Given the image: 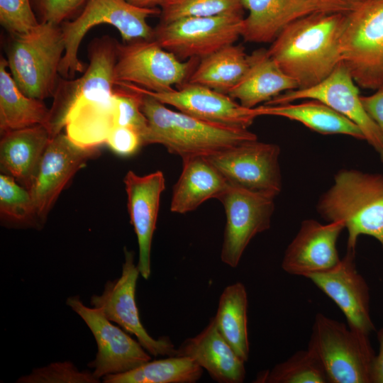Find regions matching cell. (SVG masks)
<instances>
[{"instance_id":"41","label":"cell","mask_w":383,"mask_h":383,"mask_svg":"<svg viewBox=\"0 0 383 383\" xmlns=\"http://www.w3.org/2000/svg\"><path fill=\"white\" fill-rule=\"evenodd\" d=\"M377 340L379 351L374 359L372 383H383V328L377 332Z\"/></svg>"},{"instance_id":"40","label":"cell","mask_w":383,"mask_h":383,"mask_svg":"<svg viewBox=\"0 0 383 383\" xmlns=\"http://www.w3.org/2000/svg\"><path fill=\"white\" fill-rule=\"evenodd\" d=\"M362 106L383 135V85L369 96H360Z\"/></svg>"},{"instance_id":"23","label":"cell","mask_w":383,"mask_h":383,"mask_svg":"<svg viewBox=\"0 0 383 383\" xmlns=\"http://www.w3.org/2000/svg\"><path fill=\"white\" fill-rule=\"evenodd\" d=\"M177 355L194 360L219 383H241L245 377V362L218 331L213 318L197 335L184 340Z\"/></svg>"},{"instance_id":"31","label":"cell","mask_w":383,"mask_h":383,"mask_svg":"<svg viewBox=\"0 0 383 383\" xmlns=\"http://www.w3.org/2000/svg\"><path fill=\"white\" fill-rule=\"evenodd\" d=\"M203 368L186 356L172 355L148 362L123 373L103 377L105 383H194Z\"/></svg>"},{"instance_id":"33","label":"cell","mask_w":383,"mask_h":383,"mask_svg":"<svg viewBox=\"0 0 383 383\" xmlns=\"http://www.w3.org/2000/svg\"><path fill=\"white\" fill-rule=\"evenodd\" d=\"M160 9V22L162 23L186 17L243 16L245 9L241 0H164Z\"/></svg>"},{"instance_id":"18","label":"cell","mask_w":383,"mask_h":383,"mask_svg":"<svg viewBox=\"0 0 383 383\" xmlns=\"http://www.w3.org/2000/svg\"><path fill=\"white\" fill-rule=\"evenodd\" d=\"M123 84L147 94L184 113L206 121L230 127L248 128L257 117L253 109L243 107L228 94L207 87L187 82L179 89L153 92L131 83Z\"/></svg>"},{"instance_id":"29","label":"cell","mask_w":383,"mask_h":383,"mask_svg":"<svg viewBox=\"0 0 383 383\" xmlns=\"http://www.w3.org/2000/svg\"><path fill=\"white\" fill-rule=\"evenodd\" d=\"M249 55L241 45H230L201 59L187 82L228 94L245 74Z\"/></svg>"},{"instance_id":"42","label":"cell","mask_w":383,"mask_h":383,"mask_svg":"<svg viewBox=\"0 0 383 383\" xmlns=\"http://www.w3.org/2000/svg\"><path fill=\"white\" fill-rule=\"evenodd\" d=\"M129 3L142 8H157L164 0H126Z\"/></svg>"},{"instance_id":"10","label":"cell","mask_w":383,"mask_h":383,"mask_svg":"<svg viewBox=\"0 0 383 383\" xmlns=\"http://www.w3.org/2000/svg\"><path fill=\"white\" fill-rule=\"evenodd\" d=\"M116 43L109 35L94 39L88 48L89 64L82 76L74 79L60 78L47 125L51 138L65 128L67 116L77 102L113 92Z\"/></svg>"},{"instance_id":"15","label":"cell","mask_w":383,"mask_h":383,"mask_svg":"<svg viewBox=\"0 0 383 383\" xmlns=\"http://www.w3.org/2000/svg\"><path fill=\"white\" fill-rule=\"evenodd\" d=\"M66 304L85 322L96 340V358L88 366L97 379L130 371L151 360L140 343L114 325L100 309L86 306L78 296H70Z\"/></svg>"},{"instance_id":"30","label":"cell","mask_w":383,"mask_h":383,"mask_svg":"<svg viewBox=\"0 0 383 383\" xmlns=\"http://www.w3.org/2000/svg\"><path fill=\"white\" fill-rule=\"evenodd\" d=\"M247 311L245 287L243 284L236 282L223 291L213 317L221 335L244 362L248 361L250 351Z\"/></svg>"},{"instance_id":"32","label":"cell","mask_w":383,"mask_h":383,"mask_svg":"<svg viewBox=\"0 0 383 383\" xmlns=\"http://www.w3.org/2000/svg\"><path fill=\"white\" fill-rule=\"evenodd\" d=\"M258 383H329L317 357L308 348L294 353L270 370L257 374Z\"/></svg>"},{"instance_id":"25","label":"cell","mask_w":383,"mask_h":383,"mask_svg":"<svg viewBox=\"0 0 383 383\" xmlns=\"http://www.w3.org/2000/svg\"><path fill=\"white\" fill-rule=\"evenodd\" d=\"M182 171L173 187L170 210L186 213L210 199H218L228 182L206 156L182 159Z\"/></svg>"},{"instance_id":"27","label":"cell","mask_w":383,"mask_h":383,"mask_svg":"<svg viewBox=\"0 0 383 383\" xmlns=\"http://www.w3.org/2000/svg\"><path fill=\"white\" fill-rule=\"evenodd\" d=\"M255 116H275L298 121L323 135H345L365 140L360 128L350 119L324 103L309 99L299 104L262 105L253 108Z\"/></svg>"},{"instance_id":"11","label":"cell","mask_w":383,"mask_h":383,"mask_svg":"<svg viewBox=\"0 0 383 383\" xmlns=\"http://www.w3.org/2000/svg\"><path fill=\"white\" fill-rule=\"evenodd\" d=\"M275 197L227 184L217 199L226 217L221 252L223 263L236 267L250 240L270 228Z\"/></svg>"},{"instance_id":"39","label":"cell","mask_w":383,"mask_h":383,"mask_svg":"<svg viewBox=\"0 0 383 383\" xmlns=\"http://www.w3.org/2000/svg\"><path fill=\"white\" fill-rule=\"evenodd\" d=\"M105 143L113 152L123 157L135 154L144 145L138 131L130 127L120 126L112 128Z\"/></svg>"},{"instance_id":"37","label":"cell","mask_w":383,"mask_h":383,"mask_svg":"<svg viewBox=\"0 0 383 383\" xmlns=\"http://www.w3.org/2000/svg\"><path fill=\"white\" fill-rule=\"evenodd\" d=\"M0 23L10 35L26 33L40 23L30 0H0Z\"/></svg>"},{"instance_id":"26","label":"cell","mask_w":383,"mask_h":383,"mask_svg":"<svg viewBox=\"0 0 383 383\" xmlns=\"http://www.w3.org/2000/svg\"><path fill=\"white\" fill-rule=\"evenodd\" d=\"M115 126V97L113 94L77 102L66 121L65 134L75 144L98 148L106 143Z\"/></svg>"},{"instance_id":"6","label":"cell","mask_w":383,"mask_h":383,"mask_svg":"<svg viewBox=\"0 0 383 383\" xmlns=\"http://www.w3.org/2000/svg\"><path fill=\"white\" fill-rule=\"evenodd\" d=\"M329 383H372L376 354L369 335L316 313L308 345Z\"/></svg>"},{"instance_id":"3","label":"cell","mask_w":383,"mask_h":383,"mask_svg":"<svg viewBox=\"0 0 383 383\" xmlns=\"http://www.w3.org/2000/svg\"><path fill=\"white\" fill-rule=\"evenodd\" d=\"M316 211L328 222H343L347 250L355 251L361 235L375 238L383 248V174L339 170L318 199Z\"/></svg>"},{"instance_id":"14","label":"cell","mask_w":383,"mask_h":383,"mask_svg":"<svg viewBox=\"0 0 383 383\" xmlns=\"http://www.w3.org/2000/svg\"><path fill=\"white\" fill-rule=\"evenodd\" d=\"M360 96L357 84L341 62L320 83L306 89L284 91L264 104H283L299 99L318 100L355 123L362 131L365 140L383 162V135L365 111Z\"/></svg>"},{"instance_id":"28","label":"cell","mask_w":383,"mask_h":383,"mask_svg":"<svg viewBox=\"0 0 383 383\" xmlns=\"http://www.w3.org/2000/svg\"><path fill=\"white\" fill-rule=\"evenodd\" d=\"M7 60H0V131L1 134L12 130L35 125L47 128L50 109L43 100L27 96L18 88L11 72L7 71Z\"/></svg>"},{"instance_id":"22","label":"cell","mask_w":383,"mask_h":383,"mask_svg":"<svg viewBox=\"0 0 383 383\" xmlns=\"http://www.w3.org/2000/svg\"><path fill=\"white\" fill-rule=\"evenodd\" d=\"M1 135V171L29 191L51 140L49 131L43 125H35L9 131Z\"/></svg>"},{"instance_id":"16","label":"cell","mask_w":383,"mask_h":383,"mask_svg":"<svg viewBox=\"0 0 383 383\" xmlns=\"http://www.w3.org/2000/svg\"><path fill=\"white\" fill-rule=\"evenodd\" d=\"M98 152V148L79 146L62 132L51 138L29 190L38 220L40 222L45 220L72 177Z\"/></svg>"},{"instance_id":"9","label":"cell","mask_w":383,"mask_h":383,"mask_svg":"<svg viewBox=\"0 0 383 383\" xmlns=\"http://www.w3.org/2000/svg\"><path fill=\"white\" fill-rule=\"evenodd\" d=\"M243 21V15L227 14L160 22L153 39L181 60L203 59L242 36Z\"/></svg>"},{"instance_id":"43","label":"cell","mask_w":383,"mask_h":383,"mask_svg":"<svg viewBox=\"0 0 383 383\" xmlns=\"http://www.w3.org/2000/svg\"><path fill=\"white\" fill-rule=\"evenodd\" d=\"M345 1H351V2H354V3H357V2H359L360 0H345Z\"/></svg>"},{"instance_id":"1","label":"cell","mask_w":383,"mask_h":383,"mask_svg":"<svg viewBox=\"0 0 383 383\" xmlns=\"http://www.w3.org/2000/svg\"><path fill=\"white\" fill-rule=\"evenodd\" d=\"M347 12H319L295 21L272 42L270 55L298 84L314 86L342 62L340 39Z\"/></svg>"},{"instance_id":"34","label":"cell","mask_w":383,"mask_h":383,"mask_svg":"<svg viewBox=\"0 0 383 383\" xmlns=\"http://www.w3.org/2000/svg\"><path fill=\"white\" fill-rule=\"evenodd\" d=\"M0 213L7 223L31 225L38 219L30 192L13 177L0 175Z\"/></svg>"},{"instance_id":"12","label":"cell","mask_w":383,"mask_h":383,"mask_svg":"<svg viewBox=\"0 0 383 383\" xmlns=\"http://www.w3.org/2000/svg\"><path fill=\"white\" fill-rule=\"evenodd\" d=\"M279 145L247 140L206 156L228 184L277 196L282 190Z\"/></svg>"},{"instance_id":"2","label":"cell","mask_w":383,"mask_h":383,"mask_svg":"<svg viewBox=\"0 0 383 383\" xmlns=\"http://www.w3.org/2000/svg\"><path fill=\"white\" fill-rule=\"evenodd\" d=\"M116 84L132 89L119 82ZM140 93L141 110L148 123L145 145H162L169 152L184 159L196 155L209 156L243 142L257 139L248 128L201 120L171 110L154 97Z\"/></svg>"},{"instance_id":"19","label":"cell","mask_w":383,"mask_h":383,"mask_svg":"<svg viewBox=\"0 0 383 383\" xmlns=\"http://www.w3.org/2000/svg\"><path fill=\"white\" fill-rule=\"evenodd\" d=\"M355 254L347 250L335 267L305 277L335 303L350 328L369 335L375 330L370 316V289L356 268Z\"/></svg>"},{"instance_id":"20","label":"cell","mask_w":383,"mask_h":383,"mask_svg":"<svg viewBox=\"0 0 383 383\" xmlns=\"http://www.w3.org/2000/svg\"><path fill=\"white\" fill-rule=\"evenodd\" d=\"M344 229L342 221L322 224L315 219L304 220L284 252L282 268L305 277L335 267L340 260L336 243Z\"/></svg>"},{"instance_id":"17","label":"cell","mask_w":383,"mask_h":383,"mask_svg":"<svg viewBox=\"0 0 383 383\" xmlns=\"http://www.w3.org/2000/svg\"><path fill=\"white\" fill-rule=\"evenodd\" d=\"M359 2L345 0H241L243 8L248 11V16L244 18L241 37L251 43H272L285 27L298 19L319 12H348Z\"/></svg>"},{"instance_id":"36","label":"cell","mask_w":383,"mask_h":383,"mask_svg":"<svg viewBox=\"0 0 383 383\" xmlns=\"http://www.w3.org/2000/svg\"><path fill=\"white\" fill-rule=\"evenodd\" d=\"M18 382L24 383H95L99 382L92 372L79 371L72 362H55L33 370L21 377Z\"/></svg>"},{"instance_id":"21","label":"cell","mask_w":383,"mask_h":383,"mask_svg":"<svg viewBox=\"0 0 383 383\" xmlns=\"http://www.w3.org/2000/svg\"><path fill=\"white\" fill-rule=\"evenodd\" d=\"M123 182L131 223L137 235L139 256L137 264L140 275L148 279L151 273L152 240L158 216L161 194L165 189L161 171L140 176L130 170Z\"/></svg>"},{"instance_id":"13","label":"cell","mask_w":383,"mask_h":383,"mask_svg":"<svg viewBox=\"0 0 383 383\" xmlns=\"http://www.w3.org/2000/svg\"><path fill=\"white\" fill-rule=\"evenodd\" d=\"M124 253L121 276L107 282L100 295H93L91 305L100 309L110 321L134 335L150 355L155 357L177 355V349L167 337L155 339L143 326L135 301L136 284L140 274L134 262V253L126 248Z\"/></svg>"},{"instance_id":"7","label":"cell","mask_w":383,"mask_h":383,"mask_svg":"<svg viewBox=\"0 0 383 383\" xmlns=\"http://www.w3.org/2000/svg\"><path fill=\"white\" fill-rule=\"evenodd\" d=\"M340 52L357 85L374 90L383 85V0H361L346 13Z\"/></svg>"},{"instance_id":"38","label":"cell","mask_w":383,"mask_h":383,"mask_svg":"<svg viewBox=\"0 0 383 383\" xmlns=\"http://www.w3.org/2000/svg\"><path fill=\"white\" fill-rule=\"evenodd\" d=\"M87 0H30L39 23L60 25L82 11Z\"/></svg>"},{"instance_id":"4","label":"cell","mask_w":383,"mask_h":383,"mask_svg":"<svg viewBox=\"0 0 383 383\" xmlns=\"http://www.w3.org/2000/svg\"><path fill=\"white\" fill-rule=\"evenodd\" d=\"M65 50L60 25L40 23L28 33L11 35L8 67L25 95L40 100L53 96Z\"/></svg>"},{"instance_id":"24","label":"cell","mask_w":383,"mask_h":383,"mask_svg":"<svg viewBox=\"0 0 383 383\" xmlns=\"http://www.w3.org/2000/svg\"><path fill=\"white\" fill-rule=\"evenodd\" d=\"M298 87L295 80L281 69L268 50L261 48L249 55V65L245 74L228 94L238 100L243 107L253 109Z\"/></svg>"},{"instance_id":"5","label":"cell","mask_w":383,"mask_h":383,"mask_svg":"<svg viewBox=\"0 0 383 383\" xmlns=\"http://www.w3.org/2000/svg\"><path fill=\"white\" fill-rule=\"evenodd\" d=\"M157 14H160L159 8H142L126 0H87L74 20L60 24L65 50L60 65V75L72 78L77 72L86 70V65L78 57V50L92 27L101 23L111 25L117 28L124 43L152 40L154 28L149 26L147 18Z\"/></svg>"},{"instance_id":"8","label":"cell","mask_w":383,"mask_h":383,"mask_svg":"<svg viewBox=\"0 0 383 383\" xmlns=\"http://www.w3.org/2000/svg\"><path fill=\"white\" fill-rule=\"evenodd\" d=\"M195 60H181L154 39L123 44L117 41L115 83H131L153 92L168 91L189 79Z\"/></svg>"},{"instance_id":"35","label":"cell","mask_w":383,"mask_h":383,"mask_svg":"<svg viewBox=\"0 0 383 383\" xmlns=\"http://www.w3.org/2000/svg\"><path fill=\"white\" fill-rule=\"evenodd\" d=\"M115 126L135 129L142 137L145 145L148 131V120L141 110L143 94L134 89L115 84Z\"/></svg>"}]
</instances>
